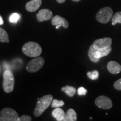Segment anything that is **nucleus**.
I'll use <instances>...</instances> for the list:
<instances>
[{
  "label": "nucleus",
  "mask_w": 121,
  "mask_h": 121,
  "mask_svg": "<svg viewBox=\"0 0 121 121\" xmlns=\"http://www.w3.org/2000/svg\"><path fill=\"white\" fill-rule=\"evenodd\" d=\"M45 60L43 57H35L33 60H30L26 66V70L29 72H35L39 70L44 64Z\"/></svg>",
  "instance_id": "nucleus-6"
},
{
  "label": "nucleus",
  "mask_w": 121,
  "mask_h": 121,
  "mask_svg": "<svg viewBox=\"0 0 121 121\" xmlns=\"http://www.w3.org/2000/svg\"><path fill=\"white\" fill-rule=\"evenodd\" d=\"M87 90L83 87H80L78 90V94L80 96H84L86 94Z\"/></svg>",
  "instance_id": "nucleus-23"
},
{
  "label": "nucleus",
  "mask_w": 121,
  "mask_h": 121,
  "mask_svg": "<svg viewBox=\"0 0 121 121\" xmlns=\"http://www.w3.org/2000/svg\"><path fill=\"white\" fill-rule=\"evenodd\" d=\"M52 116L57 121H63L65 117V114L64 110L60 108H56L53 110L52 112Z\"/></svg>",
  "instance_id": "nucleus-13"
},
{
  "label": "nucleus",
  "mask_w": 121,
  "mask_h": 121,
  "mask_svg": "<svg viewBox=\"0 0 121 121\" xmlns=\"http://www.w3.org/2000/svg\"><path fill=\"white\" fill-rule=\"evenodd\" d=\"M114 87L118 90H121V78L117 80L114 84Z\"/></svg>",
  "instance_id": "nucleus-24"
},
{
  "label": "nucleus",
  "mask_w": 121,
  "mask_h": 121,
  "mask_svg": "<svg viewBox=\"0 0 121 121\" xmlns=\"http://www.w3.org/2000/svg\"><path fill=\"white\" fill-rule=\"evenodd\" d=\"M3 24H4V20H3L2 17L0 15V25H2Z\"/></svg>",
  "instance_id": "nucleus-26"
},
{
  "label": "nucleus",
  "mask_w": 121,
  "mask_h": 121,
  "mask_svg": "<svg viewBox=\"0 0 121 121\" xmlns=\"http://www.w3.org/2000/svg\"><path fill=\"white\" fill-rule=\"evenodd\" d=\"M96 49L94 47L93 45H90L88 51V56H89V58H90V60H91L92 62H95V63L98 62L100 60V59L95 58L94 56V54H95V51H96Z\"/></svg>",
  "instance_id": "nucleus-17"
},
{
  "label": "nucleus",
  "mask_w": 121,
  "mask_h": 121,
  "mask_svg": "<svg viewBox=\"0 0 121 121\" xmlns=\"http://www.w3.org/2000/svg\"><path fill=\"white\" fill-rule=\"evenodd\" d=\"M2 72V67H1V65L0 64V74Z\"/></svg>",
  "instance_id": "nucleus-28"
},
{
  "label": "nucleus",
  "mask_w": 121,
  "mask_h": 121,
  "mask_svg": "<svg viewBox=\"0 0 121 121\" xmlns=\"http://www.w3.org/2000/svg\"><path fill=\"white\" fill-rule=\"evenodd\" d=\"M20 121H31L32 120L31 117L28 115H22L20 117Z\"/></svg>",
  "instance_id": "nucleus-25"
},
{
  "label": "nucleus",
  "mask_w": 121,
  "mask_h": 121,
  "mask_svg": "<svg viewBox=\"0 0 121 121\" xmlns=\"http://www.w3.org/2000/svg\"><path fill=\"white\" fill-rule=\"evenodd\" d=\"M65 103L62 100H58L57 99H53L52 103H51V107L52 108H60V107H62L64 105Z\"/></svg>",
  "instance_id": "nucleus-21"
},
{
  "label": "nucleus",
  "mask_w": 121,
  "mask_h": 121,
  "mask_svg": "<svg viewBox=\"0 0 121 121\" xmlns=\"http://www.w3.org/2000/svg\"><path fill=\"white\" fill-rule=\"evenodd\" d=\"M22 51L26 56L37 57L41 54L42 49L38 43L34 42H29L23 45Z\"/></svg>",
  "instance_id": "nucleus-2"
},
{
  "label": "nucleus",
  "mask_w": 121,
  "mask_h": 121,
  "mask_svg": "<svg viewBox=\"0 0 121 121\" xmlns=\"http://www.w3.org/2000/svg\"><path fill=\"white\" fill-rule=\"evenodd\" d=\"M51 23L53 25L56 26V28L57 29L61 27V26H62L65 29L68 28L69 26V22L65 18L61 17L60 15H56L52 17Z\"/></svg>",
  "instance_id": "nucleus-9"
},
{
  "label": "nucleus",
  "mask_w": 121,
  "mask_h": 121,
  "mask_svg": "<svg viewBox=\"0 0 121 121\" xmlns=\"http://www.w3.org/2000/svg\"><path fill=\"white\" fill-rule=\"evenodd\" d=\"M20 19V15L17 13H13L10 16L9 20L13 24H16Z\"/></svg>",
  "instance_id": "nucleus-22"
},
{
  "label": "nucleus",
  "mask_w": 121,
  "mask_h": 121,
  "mask_svg": "<svg viewBox=\"0 0 121 121\" xmlns=\"http://www.w3.org/2000/svg\"><path fill=\"white\" fill-rule=\"evenodd\" d=\"M113 11L110 7H105L101 9L96 13V18L98 22L102 24H107L113 17Z\"/></svg>",
  "instance_id": "nucleus-4"
},
{
  "label": "nucleus",
  "mask_w": 121,
  "mask_h": 121,
  "mask_svg": "<svg viewBox=\"0 0 121 121\" xmlns=\"http://www.w3.org/2000/svg\"><path fill=\"white\" fill-rule=\"evenodd\" d=\"M57 1L58 3H60V4H62V3L65 2L66 1V0H57Z\"/></svg>",
  "instance_id": "nucleus-27"
},
{
  "label": "nucleus",
  "mask_w": 121,
  "mask_h": 121,
  "mask_svg": "<svg viewBox=\"0 0 121 121\" xmlns=\"http://www.w3.org/2000/svg\"><path fill=\"white\" fill-rule=\"evenodd\" d=\"M0 121H20V119L19 115L14 109L5 108L1 111Z\"/></svg>",
  "instance_id": "nucleus-5"
},
{
  "label": "nucleus",
  "mask_w": 121,
  "mask_h": 121,
  "mask_svg": "<svg viewBox=\"0 0 121 121\" xmlns=\"http://www.w3.org/2000/svg\"><path fill=\"white\" fill-rule=\"evenodd\" d=\"M37 99L38 102L34 110V114L35 117H39L43 114L52 103L53 98L52 95L48 94Z\"/></svg>",
  "instance_id": "nucleus-1"
},
{
  "label": "nucleus",
  "mask_w": 121,
  "mask_h": 121,
  "mask_svg": "<svg viewBox=\"0 0 121 121\" xmlns=\"http://www.w3.org/2000/svg\"><path fill=\"white\" fill-rule=\"evenodd\" d=\"M87 75L90 79L93 80H97L98 78H99V73L98 71L94 70L91 72H90V71L87 72Z\"/></svg>",
  "instance_id": "nucleus-20"
},
{
  "label": "nucleus",
  "mask_w": 121,
  "mask_h": 121,
  "mask_svg": "<svg viewBox=\"0 0 121 121\" xmlns=\"http://www.w3.org/2000/svg\"><path fill=\"white\" fill-rule=\"evenodd\" d=\"M53 17L52 12L49 9H42L40 10L38 13L37 15L38 21L39 22H42L44 21H47L52 19Z\"/></svg>",
  "instance_id": "nucleus-10"
},
{
  "label": "nucleus",
  "mask_w": 121,
  "mask_h": 121,
  "mask_svg": "<svg viewBox=\"0 0 121 121\" xmlns=\"http://www.w3.org/2000/svg\"><path fill=\"white\" fill-rule=\"evenodd\" d=\"M77 121V114L75 110L73 109H69L67 110L65 115L63 121Z\"/></svg>",
  "instance_id": "nucleus-15"
},
{
  "label": "nucleus",
  "mask_w": 121,
  "mask_h": 121,
  "mask_svg": "<svg viewBox=\"0 0 121 121\" xmlns=\"http://www.w3.org/2000/svg\"><path fill=\"white\" fill-rule=\"evenodd\" d=\"M112 43V40L110 38L105 37L95 40L94 42L93 45L96 49H100L111 47Z\"/></svg>",
  "instance_id": "nucleus-8"
},
{
  "label": "nucleus",
  "mask_w": 121,
  "mask_h": 121,
  "mask_svg": "<svg viewBox=\"0 0 121 121\" xmlns=\"http://www.w3.org/2000/svg\"><path fill=\"white\" fill-rule=\"evenodd\" d=\"M3 89L6 93H10L13 91L15 86V78L13 72L9 69L4 71L3 74Z\"/></svg>",
  "instance_id": "nucleus-3"
},
{
  "label": "nucleus",
  "mask_w": 121,
  "mask_h": 121,
  "mask_svg": "<svg viewBox=\"0 0 121 121\" xmlns=\"http://www.w3.org/2000/svg\"><path fill=\"white\" fill-rule=\"evenodd\" d=\"M107 67L109 72L112 74H118L121 71V66L114 60L109 62Z\"/></svg>",
  "instance_id": "nucleus-12"
},
{
  "label": "nucleus",
  "mask_w": 121,
  "mask_h": 121,
  "mask_svg": "<svg viewBox=\"0 0 121 121\" xmlns=\"http://www.w3.org/2000/svg\"><path fill=\"white\" fill-rule=\"evenodd\" d=\"M61 90L69 97H73L75 94L76 91L75 87L69 85H66L62 87Z\"/></svg>",
  "instance_id": "nucleus-16"
},
{
  "label": "nucleus",
  "mask_w": 121,
  "mask_h": 121,
  "mask_svg": "<svg viewBox=\"0 0 121 121\" xmlns=\"http://www.w3.org/2000/svg\"><path fill=\"white\" fill-rule=\"evenodd\" d=\"M72 1H73V2H78V1H81V0H72Z\"/></svg>",
  "instance_id": "nucleus-29"
},
{
  "label": "nucleus",
  "mask_w": 121,
  "mask_h": 121,
  "mask_svg": "<svg viewBox=\"0 0 121 121\" xmlns=\"http://www.w3.org/2000/svg\"><path fill=\"white\" fill-rule=\"evenodd\" d=\"M112 51V47H107L105 48H103V49H96L95 51L94 56L95 58L100 59L102 57L107 56L110 53V52Z\"/></svg>",
  "instance_id": "nucleus-14"
},
{
  "label": "nucleus",
  "mask_w": 121,
  "mask_h": 121,
  "mask_svg": "<svg viewBox=\"0 0 121 121\" xmlns=\"http://www.w3.org/2000/svg\"><path fill=\"white\" fill-rule=\"evenodd\" d=\"M118 23L121 24V12L116 13L112 19V24L113 25H116Z\"/></svg>",
  "instance_id": "nucleus-19"
},
{
  "label": "nucleus",
  "mask_w": 121,
  "mask_h": 121,
  "mask_svg": "<svg viewBox=\"0 0 121 121\" xmlns=\"http://www.w3.org/2000/svg\"><path fill=\"white\" fill-rule=\"evenodd\" d=\"M0 42L9 43V35L5 30L0 27Z\"/></svg>",
  "instance_id": "nucleus-18"
},
{
  "label": "nucleus",
  "mask_w": 121,
  "mask_h": 121,
  "mask_svg": "<svg viewBox=\"0 0 121 121\" xmlns=\"http://www.w3.org/2000/svg\"><path fill=\"white\" fill-rule=\"evenodd\" d=\"M96 105L103 109H109L112 107L113 103L109 98L105 96H99L95 101Z\"/></svg>",
  "instance_id": "nucleus-7"
},
{
  "label": "nucleus",
  "mask_w": 121,
  "mask_h": 121,
  "mask_svg": "<svg viewBox=\"0 0 121 121\" xmlns=\"http://www.w3.org/2000/svg\"><path fill=\"white\" fill-rule=\"evenodd\" d=\"M42 3V0H31L26 4L25 8L28 11H35L40 7Z\"/></svg>",
  "instance_id": "nucleus-11"
}]
</instances>
